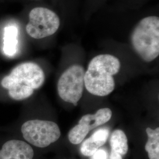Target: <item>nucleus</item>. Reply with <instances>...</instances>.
Instances as JSON below:
<instances>
[{
  "label": "nucleus",
  "mask_w": 159,
  "mask_h": 159,
  "mask_svg": "<svg viewBox=\"0 0 159 159\" xmlns=\"http://www.w3.org/2000/svg\"><path fill=\"white\" fill-rule=\"evenodd\" d=\"M110 131L108 128L102 127L97 129L91 136L83 142L80 148L81 153L85 156L91 157L106 143Z\"/></svg>",
  "instance_id": "9"
},
{
  "label": "nucleus",
  "mask_w": 159,
  "mask_h": 159,
  "mask_svg": "<svg viewBox=\"0 0 159 159\" xmlns=\"http://www.w3.org/2000/svg\"><path fill=\"white\" fill-rule=\"evenodd\" d=\"M112 111L108 108H102L94 114H87L80 120L79 124L75 125L69 131V141L73 144L83 142L90 131L105 124L111 119Z\"/></svg>",
  "instance_id": "7"
},
{
  "label": "nucleus",
  "mask_w": 159,
  "mask_h": 159,
  "mask_svg": "<svg viewBox=\"0 0 159 159\" xmlns=\"http://www.w3.org/2000/svg\"><path fill=\"white\" fill-rule=\"evenodd\" d=\"M84 75V69L78 64L70 66L61 74L58 81L57 91L63 101L77 105L83 93Z\"/></svg>",
  "instance_id": "5"
},
{
  "label": "nucleus",
  "mask_w": 159,
  "mask_h": 159,
  "mask_svg": "<svg viewBox=\"0 0 159 159\" xmlns=\"http://www.w3.org/2000/svg\"><path fill=\"white\" fill-rule=\"evenodd\" d=\"M34 154L29 143L16 139L4 143L0 150V159H33Z\"/></svg>",
  "instance_id": "8"
},
{
  "label": "nucleus",
  "mask_w": 159,
  "mask_h": 159,
  "mask_svg": "<svg viewBox=\"0 0 159 159\" xmlns=\"http://www.w3.org/2000/svg\"><path fill=\"white\" fill-rule=\"evenodd\" d=\"M110 143L111 146V153L110 159H123L128 152V140L125 132L117 129L112 133Z\"/></svg>",
  "instance_id": "10"
},
{
  "label": "nucleus",
  "mask_w": 159,
  "mask_h": 159,
  "mask_svg": "<svg viewBox=\"0 0 159 159\" xmlns=\"http://www.w3.org/2000/svg\"><path fill=\"white\" fill-rule=\"evenodd\" d=\"M21 132L25 141L40 148L48 147L61 136L60 129L56 123L44 120H29L21 125Z\"/></svg>",
  "instance_id": "4"
},
{
  "label": "nucleus",
  "mask_w": 159,
  "mask_h": 159,
  "mask_svg": "<svg viewBox=\"0 0 159 159\" xmlns=\"http://www.w3.org/2000/svg\"><path fill=\"white\" fill-rule=\"evenodd\" d=\"M45 81V74L39 65L33 62L18 64L4 76L1 85L8 91L10 97L21 101L31 96L34 90L40 89Z\"/></svg>",
  "instance_id": "1"
},
{
  "label": "nucleus",
  "mask_w": 159,
  "mask_h": 159,
  "mask_svg": "<svg viewBox=\"0 0 159 159\" xmlns=\"http://www.w3.org/2000/svg\"><path fill=\"white\" fill-rule=\"evenodd\" d=\"M148 142L145 149L148 152L149 159H159V128L146 129Z\"/></svg>",
  "instance_id": "12"
},
{
  "label": "nucleus",
  "mask_w": 159,
  "mask_h": 159,
  "mask_svg": "<svg viewBox=\"0 0 159 159\" xmlns=\"http://www.w3.org/2000/svg\"><path fill=\"white\" fill-rule=\"evenodd\" d=\"M91 159H107V153L104 149H98L91 156Z\"/></svg>",
  "instance_id": "13"
},
{
  "label": "nucleus",
  "mask_w": 159,
  "mask_h": 159,
  "mask_svg": "<svg viewBox=\"0 0 159 159\" xmlns=\"http://www.w3.org/2000/svg\"><path fill=\"white\" fill-rule=\"evenodd\" d=\"M120 60L110 54L94 57L85 71L84 86L87 90L97 96H108L115 88L113 75L120 69Z\"/></svg>",
  "instance_id": "2"
},
{
  "label": "nucleus",
  "mask_w": 159,
  "mask_h": 159,
  "mask_svg": "<svg viewBox=\"0 0 159 159\" xmlns=\"http://www.w3.org/2000/svg\"><path fill=\"white\" fill-rule=\"evenodd\" d=\"M131 43L134 50L146 62H151L159 55V18H143L133 29Z\"/></svg>",
  "instance_id": "3"
},
{
  "label": "nucleus",
  "mask_w": 159,
  "mask_h": 159,
  "mask_svg": "<svg viewBox=\"0 0 159 159\" xmlns=\"http://www.w3.org/2000/svg\"><path fill=\"white\" fill-rule=\"evenodd\" d=\"M18 30L14 25H8L4 31V51L8 56H14L17 51Z\"/></svg>",
  "instance_id": "11"
},
{
  "label": "nucleus",
  "mask_w": 159,
  "mask_h": 159,
  "mask_svg": "<svg viewBox=\"0 0 159 159\" xmlns=\"http://www.w3.org/2000/svg\"><path fill=\"white\" fill-rule=\"evenodd\" d=\"M60 24V18L54 12L44 7H36L29 13L26 31L31 37L41 39L54 34Z\"/></svg>",
  "instance_id": "6"
}]
</instances>
